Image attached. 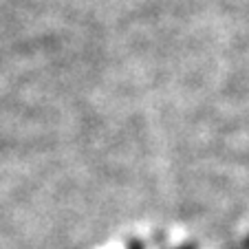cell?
I'll use <instances>...</instances> for the list:
<instances>
[{
  "instance_id": "2",
  "label": "cell",
  "mask_w": 249,
  "mask_h": 249,
  "mask_svg": "<svg viewBox=\"0 0 249 249\" xmlns=\"http://www.w3.org/2000/svg\"><path fill=\"white\" fill-rule=\"evenodd\" d=\"M185 249H192V247H185Z\"/></svg>"
},
{
  "instance_id": "1",
  "label": "cell",
  "mask_w": 249,
  "mask_h": 249,
  "mask_svg": "<svg viewBox=\"0 0 249 249\" xmlns=\"http://www.w3.org/2000/svg\"><path fill=\"white\" fill-rule=\"evenodd\" d=\"M132 249H141V245L139 243H132Z\"/></svg>"
}]
</instances>
